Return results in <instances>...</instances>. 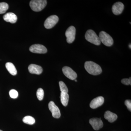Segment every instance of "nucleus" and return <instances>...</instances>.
Here are the masks:
<instances>
[{
	"instance_id": "ddd939ff",
	"label": "nucleus",
	"mask_w": 131,
	"mask_h": 131,
	"mask_svg": "<svg viewBox=\"0 0 131 131\" xmlns=\"http://www.w3.org/2000/svg\"><path fill=\"white\" fill-rule=\"evenodd\" d=\"M29 72L31 74L40 75L43 72V69L40 66L31 64L28 67Z\"/></svg>"
},
{
	"instance_id": "4468645a",
	"label": "nucleus",
	"mask_w": 131,
	"mask_h": 131,
	"mask_svg": "<svg viewBox=\"0 0 131 131\" xmlns=\"http://www.w3.org/2000/svg\"><path fill=\"white\" fill-rule=\"evenodd\" d=\"M3 18L5 21L15 24L17 20V17L16 15L13 13H8L3 16Z\"/></svg>"
},
{
	"instance_id": "393cba45",
	"label": "nucleus",
	"mask_w": 131,
	"mask_h": 131,
	"mask_svg": "<svg viewBox=\"0 0 131 131\" xmlns=\"http://www.w3.org/2000/svg\"><path fill=\"white\" fill-rule=\"evenodd\" d=\"M129 48H130V49H131V45L130 44V45H129Z\"/></svg>"
},
{
	"instance_id": "1a4fd4ad",
	"label": "nucleus",
	"mask_w": 131,
	"mask_h": 131,
	"mask_svg": "<svg viewBox=\"0 0 131 131\" xmlns=\"http://www.w3.org/2000/svg\"><path fill=\"white\" fill-rule=\"evenodd\" d=\"M49 108L52 113V117L56 118H60L61 115L60 110L54 102L51 101L49 102Z\"/></svg>"
},
{
	"instance_id": "6ab92c4d",
	"label": "nucleus",
	"mask_w": 131,
	"mask_h": 131,
	"mask_svg": "<svg viewBox=\"0 0 131 131\" xmlns=\"http://www.w3.org/2000/svg\"><path fill=\"white\" fill-rule=\"evenodd\" d=\"M8 5L5 2L0 3V14L5 13L8 9Z\"/></svg>"
},
{
	"instance_id": "2eb2a0df",
	"label": "nucleus",
	"mask_w": 131,
	"mask_h": 131,
	"mask_svg": "<svg viewBox=\"0 0 131 131\" xmlns=\"http://www.w3.org/2000/svg\"><path fill=\"white\" fill-rule=\"evenodd\" d=\"M104 117L105 119L107 120L108 122L112 123L117 120L118 117L115 114L110 111H107L105 112L104 114Z\"/></svg>"
},
{
	"instance_id": "9b49d317",
	"label": "nucleus",
	"mask_w": 131,
	"mask_h": 131,
	"mask_svg": "<svg viewBox=\"0 0 131 131\" xmlns=\"http://www.w3.org/2000/svg\"><path fill=\"white\" fill-rule=\"evenodd\" d=\"M124 8V6L121 2H117L114 3L112 7L113 13L116 15H119L123 12Z\"/></svg>"
},
{
	"instance_id": "9d476101",
	"label": "nucleus",
	"mask_w": 131,
	"mask_h": 131,
	"mask_svg": "<svg viewBox=\"0 0 131 131\" xmlns=\"http://www.w3.org/2000/svg\"><path fill=\"white\" fill-rule=\"evenodd\" d=\"M89 123L93 129L98 130L103 126V123L102 120L98 118H93L89 120Z\"/></svg>"
},
{
	"instance_id": "0eeeda50",
	"label": "nucleus",
	"mask_w": 131,
	"mask_h": 131,
	"mask_svg": "<svg viewBox=\"0 0 131 131\" xmlns=\"http://www.w3.org/2000/svg\"><path fill=\"white\" fill-rule=\"evenodd\" d=\"M29 50L31 52L37 54H45L47 51L46 47L40 44L32 45L30 47Z\"/></svg>"
},
{
	"instance_id": "4be33fe9",
	"label": "nucleus",
	"mask_w": 131,
	"mask_h": 131,
	"mask_svg": "<svg viewBox=\"0 0 131 131\" xmlns=\"http://www.w3.org/2000/svg\"><path fill=\"white\" fill-rule=\"evenodd\" d=\"M9 96L12 98H17L18 96V91L14 89H12L9 91Z\"/></svg>"
},
{
	"instance_id": "6e6552de",
	"label": "nucleus",
	"mask_w": 131,
	"mask_h": 131,
	"mask_svg": "<svg viewBox=\"0 0 131 131\" xmlns=\"http://www.w3.org/2000/svg\"><path fill=\"white\" fill-rule=\"evenodd\" d=\"M62 71L64 74L71 80H74L77 77V73L70 67L64 66L62 68Z\"/></svg>"
},
{
	"instance_id": "f3484780",
	"label": "nucleus",
	"mask_w": 131,
	"mask_h": 131,
	"mask_svg": "<svg viewBox=\"0 0 131 131\" xmlns=\"http://www.w3.org/2000/svg\"><path fill=\"white\" fill-rule=\"evenodd\" d=\"M69 100V95L68 93L61 92V102L64 106H66L68 105Z\"/></svg>"
},
{
	"instance_id": "5701e85b",
	"label": "nucleus",
	"mask_w": 131,
	"mask_h": 131,
	"mask_svg": "<svg viewBox=\"0 0 131 131\" xmlns=\"http://www.w3.org/2000/svg\"><path fill=\"white\" fill-rule=\"evenodd\" d=\"M121 82L122 84H125V85H128L130 84L131 85V77L129 78V79L127 78H125V79H122L121 80Z\"/></svg>"
},
{
	"instance_id": "dca6fc26",
	"label": "nucleus",
	"mask_w": 131,
	"mask_h": 131,
	"mask_svg": "<svg viewBox=\"0 0 131 131\" xmlns=\"http://www.w3.org/2000/svg\"><path fill=\"white\" fill-rule=\"evenodd\" d=\"M6 67L8 71L13 75H15L17 73V70L15 66L13 63L7 62L6 64Z\"/></svg>"
},
{
	"instance_id": "aec40b11",
	"label": "nucleus",
	"mask_w": 131,
	"mask_h": 131,
	"mask_svg": "<svg viewBox=\"0 0 131 131\" xmlns=\"http://www.w3.org/2000/svg\"><path fill=\"white\" fill-rule=\"evenodd\" d=\"M59 87H60V90L61 92L63 93H68V89L67 86L65 83L62 81L59 82Z\"/></svg>"
},
{
	"instance_id": "bb28decb",
	"label": "nucleus",
	"mask_w": 131,
	"mask_h": 131,
	"mask_svg": "<svg viewBox=\"0 0 131 131\" xmlns=\"http://www.w3.org/2000/svg\"><path fill=\"white\" fill-rule=\"evenodd\" d=\"M0 131H3L2 130H0Z\"/></svg>"
},
{
	"instance_id": "20e7f679",
	"label": "nucleus",
	"mask_w": 131,
	"mask_h": 131,
	"mask_svg": "<svg viewBox=\"0 0 131 131\" xmlns=\"http://www.w3.org/2000/svg\"><path fill=\"white\" fill-rule=\"evenodd\" d=\"M99 37L101 42L103 45L108 47L112 46L113 44L114 40L113 38L107 33L101 31L99 34Z\"/></svg>"
},
{
	"instance_id": "f257e3e1",
	"label": "nucleus",
	"mask_w": 131,
	"mask_h": 131,
	"mask_svg": "<svg viewBox=\"0 0 131 131\" xmlns=\"http://www.w3.org/2000/svg\"><path fill=\"white\" fill-rule=\"evenodd\" d=\"M84 68L90 74L97 75L102 72L101 66L92 61H87L84 63Z\"/></svg>"
},
{
	"instance_id": "412c9836",
	"label": "nucleus",
	"mask_w": 131,
	"mask_h": 131,
	"mask_svg": "<svg viewBox=\"0 0 131 131\" xmlns=\"http://www.w3.org/2000/svg\"><path fill=\"white\" fill-rule=\"evenodd\" d=\"M44 92L42 88H39L38 89L37 92V96L38 99L39 101H41L43 98Z\"/></svg>"
},
{
	"instance_id": "b1692460",
	"label": "nucleus",
	"mask_w": 131,
	"mask_h": 131,
	"mask_svg": "<svg viewBox=\"0 0 131 131\" xmlns=\"http://www.w3.org/2000/svg\"><path fill=\"white\" fill-rule=\"evenodd\" d=\"M125 105L129 111H131V101L130 100H126L125 102Z\"/></svg>"
},
{
	"instance_id": "39448f33",
	"label": "nucleus",
	"mask_w": 131,
	"mask_h": 131,
	"mask_svg": "<svg viewBox=\"0 0 131 131\" xmlns=\"http://www.w3.org/2000/svg\"><path fill=\"white\" fill-rule=\"evenodd\" d=\"M59 21L58 16L53 15L49 16L46 20L44 23V26L47 29H51L56 25Z\"/></svg>"
},
{
	"instance_id": "423d86ee",
	"label": "nucleus",
	"mask_w": 131,
	"mask_h": 131,
	"mask_svg": "<svg viewBox=\"0 0 131 131\" xmlns=\"http://www.w3.org/2000/svg\"><path fill=\"white\" fill-rule=\"evenodd\" d=\"M76 34V29L74 27L71 26L66 30V37L67 38V42L69 43H71L74 41Z\"/></svg>"
},
{
	"instance_id": "a878e982",
	"label": "nucleus",
	"mask_w": 131,
	"mask_h": 131,
	"mask_svg": "<svg viewBox=\"0 0 131 131\" xmlns=\"http://www.w3.org/2000/svg\"><path fill=\"white\" fill-rule=\"evenodd\" d=\"M74 81H75L76 82H77V80H76V79H75V80H74Z\"/></svg>"
},
{
	"instance_id": "f03ea898",
	"label": "nucleus",
	"mask_w": 131,
	"mask_h": 131,
	"mask_svg": "<svg viewBox=\"0 0 131 131\" xmlns=\"http://www.w3.org/2000/svg\"><path fill=\"white\" fill-rule=\"evenodd\" d=\"M85 38L87 41L95 45L99 46L101 44L100 38L93 30H89L87 31L85 34Z\"/></svg>"
},
{
	"instance_id": "a211bd4d",
	"label": "nucleus",
	"mask_w": 131,
	"mask_h": 131,
	"mask_svg": "<svg viewBox=\"0 0 131 131\" xmlns=\"http://www.w3.org/2000/svg\"><path fill=\"white\" fill-rule=\"evenodd\" d=\"M23 121L25 124L31 125L35 123V119L31 116H27L24 117L23 119Z\"/></svg>"
},
{
	"instance_id": "f8f14e48",
	"label": "nucleus",
	"mask_w": 131,
	"mask_h": 131,
	"mask_svg": "<svg viewBox=\"0 0 131 131\" xmlns=\"http://www.w3.org/2000/svg\"><path fill=\"white\" fill-rule=\"evenodd\" d=\"M104 102V98L101 96H98L91 101L90 106L93 109L97 108L102 105Z\"/></svg>"
},
{
	"instance_id": "7ed1b4c3",
	"label": "nucleus",
	"mask_w": 131,
	"mask_h": 131,
	"mask_svg": "<svg viewBox=\"0 0 131 131\" xmlns=\"http://www.w3.org/2000/svg\"><path fill=\"white\" fill-rule=\"evenodd\" d=\"M47 3L46 0H32L30 2V6L33 11L39 12L45 8Z\"/></svg>"
}]
</instances>
